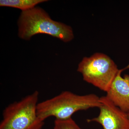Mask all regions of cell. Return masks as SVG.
I'll use <instances>...</instances> for the list:
<instances>
[{
	"mask_svg": "<svg viewBox=\"0 0 129 129\" xmlns=\"http://www.w3.org/2000/svg\"><path fill=\"white\" fill-rule=\"evenodd\" d=\"M39 94L35 90L7 106L3 111L0 129H42L45 121L37 113Z\"/></svg>",
	"mask_w": 129,
	"mask_h": 129,
	"instance_id": "obj_3",
	"label": "cell"
},
{
	"mask_svg": "<svg viewBox=\"0 0 129 129\" xmlns=\"http://www.w3.org/2000/svg\"><path fill=\"white\" fill-rule=\"evenodd\" d=\"M18 24L19 37L24 40H30L38 34L49 35L65 42L71 41L74 38L71 27L53 21L40 7L22 11Z\"/></svg>",
	"mask_w": 129,
	"mask_h": 129,
	"instance_id": "obj_2",
	"label": "cell"
},
{
	"mask_svg": "<svg viewBox=\"0 0 129 129\" xmlns=\"http://www.w3.org/2000/svg\"><path fill=\"white\" fill-rule=\"evenodd\" d=\"M47 1L45 0H1L0 6L18 8L24 11L34 8L38 4Z\"/></svg>",
	"mask_w": 129,
	"mask_h": 129,
	"instance_id": "obj_7",
	"label": "cell"
},
{
	"mask_svg": "<svg viewBox=\"0 0 129 129\" xmlns=\"http://www.w3.org/2000/svg\"><path fill=\"white\" fill-rule=\"evenodd\" d=\"M100 105V97L94 94L79 95L64 91L52 98L39 102L37 115L44 121L50 117H54L55 119H67L72 118L76 112L99 108Z\"/></svg>",
	"mask_w": 129,
	"mask_h": 129,
	"instance_id": "obj_1",
	"label": "cell"
},
{
	"mask_svg": "<svg viewBox=\"0 0 129 129\" xmlns=\"http://www.w3.org/2000/svg\"><path fill=\"white\" fill-rule=\"evenodd\" d=\"M99 114L96 117L87 119L88 123L95 122L103 129H129L128 113L115 106L106 95L100 97Z\"/></svg>",
	"mask_w": 129,
	"mask_h": 129,
	"instance_id": "obj_5",
	"label": "cell"
},
{
	"mask_svg": "<svg viewBox=\"0 0 129 129\" xmlns=\"http://www.w3.org/2000/svg\"><path fill=\"white\" fill-rule=\"evenodd\" d=\"M117 64L104 53H96L84 57L80 62L77 71L83 80L106 92L119 71Z\"/></svg>",
	"mask_w": 129,
	"mask_h": 129,
	"instance_id": "obj_4",
	"label": "cell"
},
{
	"mask_svg": "<svg viewBox=\"0 0 129 129\" xmlns=\"http://www.w3.org/2000/svg\"><path fill=\"white\" fill-rule=\"evenodd\" d=\"M128 117L129 118V113H128Z\"/></svg>",
	"mask_w": 129,
	"mask_h": 129,
	"instance_id": "obj_9",
	"label": "cell"
},
{
	"mask_svg": "<svg viewBox=\"0 0 129 129\" xmlns=\"http://www.w3.org/2000/svg\"><path fill=\"white\" fill-rule=\"evenodd\" d=\"M129 68V64L120 69L114 80L106 96L115 106L129 113V75L121 76L123 71Z\"/></svg>",
	"mask_w": 129,
	"mask_h": 129,
	"instance_id": "obj_6",
	"label": "cell"
},
{
	"mask_svg": "<svg viewBox=\"0 0 129 129\" xmlns=\"http://www.w3.org/2000/svg\"><path fill=\"white\" fill-rule=\"evenodd\" d=\"M53 129H83L72 118L64 119H55Z\"/></svg>",
	"mask_w": 129,
	"mask_h": 129,
	"instance_id": "obj_8",
	"label": "cell"
}]
</instances>
